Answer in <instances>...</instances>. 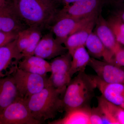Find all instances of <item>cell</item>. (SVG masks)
Returning <instances> with one entry per match:
<instances>
[{
  "instance_id": "6da1fadb",
  "label": "cell",
  "mask_w": 124,
  "mask_h": 124,
  "mask_svg": "<svg viewBox=\"0 0 124 124\" xmlns=\"http://www.w3.org/2000/svg\"><path fill=\"white\" fill-rule=\"evenodd\" d=\"M18 16L28 27L50 28L56 19L58 2L54 0H11Z\"/></svg>"
},
{
  "instance_id": "7a4b0ae2",
  "label": "cell",
  "mask_w": 124,
  "mask_h": 124,
  "mask_svg": "<svg viewBox=\"0 0 124 124\" xmlns=\"http://www.w3.org/2000/svg\"><path fill=\"white\" fill-rule=\"evenodd\" d=\"M96 88L93 76L88 75L85 71L78 73L71 79L63 94L62 98L63 111L91 107Z\"/></svg>"
},
{
  "instance_id": "3957f363",
  "label": "cell",
  "mask_w": 124,
  "mask_h": 124,
  "mask_svg": "<svg viewBox=\"0 0 124 124\" xmlns=\"http://www.w3.org/2000/svg\"><path fill=\"white\" fill-rule=\"evenodd\" d=\"M64 93L49 85L24 100L32 116L42 122L53 119L58 112L63 111L61 96Z\"/></svg>"
},
{
  "instance_id": "277c9868",
  "label": "cell",
  "mask_w": 124,
  "mask_h": 124,
  "mask_svg": "<svg viewBox=\"0 0 124 124\" xmlns=\"http://www.w3.org/2000/svg\"><path fill=\"white\" fill-rule=\"evenodd\" d=\"M13 72L19 95L23 99L39 93L49 85L46 76L23 70L19 68L17 64L15 65Z\"/></svg>"
},
{
  "instance_id": "5b68a950",
  "label": "cell",
  "mask_w": 124,
  "mask_h": 124,
  "mask_svg": "<svg viewBox=\"0 0 124 124\" xmlns=\"http://www.w3.org/2000/svg\"><path fill=\"white\" fill-rule=\"evenodd\" d=\"M32 115L24 99L19 97L0 116V124H40Z\"/></svg>"
},
{
  "instance_id": "8992f818",
  "label": "cell",
  "mask_w": 124,
  "mask_h": 124,
  "mask_svg": "<svg viewBox=\"0 0 124 124\" xmlns=\"http://www.w3.org/2000/svg\"><path fill=\"white\" fill-rule=\"evenodd\" d=\"M107 0H80L64 5L59 10L57 18L69 17L77 19L83 18L98 13L102 9Z\"/></svg>"
},
{
  "instance_id": "52a82bcc",
  "label": "cell",
  "mask_w": 124,
  "mask_h": 124,
  "mask_svg": "<svg viewBox=\"0 0 124 124\" xmlns=\"http://www.w3.org/2000/svg\"><path fill=\"white\" fill-rule=\"evenodd\" d=\"M99 13L81 19L69 17L57 18L53 25L50 27L51 32L55 36L56 40L64 44L65 41L71 34L86 23L96 18Z\"/></svg>"
},
{
  "instance_id": "ba28073f",
  "label": "cell",
  "mask_w": 124,
  "mask_h": 124,
  "mask_svg": "<svg viewBox=\"0 0 124 124\" xmlns=\"http://www.w3.org/2000/svg\"><path fill=\"white\" fill-rule=\"evenodd\" d=\"M88 66L95 72L97 76L108 83L124 84V68L104 61L91 58Z\"/></svg>"
},
{
  "instance_id": "9c48e42d",
  "label": "cell",
  "mask_w": 124,
  "mask_h": 124,
  "mask_svg": "<svg viewBox=\"0 0 124 124\" xmlns=\"http://www.w3.org/2000/svg\"><path fill=\"white\" fill-rule=\"evenodd\" d=\"M27 27L16 12L11 0L0 7V32L18 34Z\"/></svg>"
},
{
  "instance_id": "30bf717a",
  "label": "cell",
  "mask_w": 124,
  "mask_h": 124,
  "mask_svg": "<svg viewBox=\"0 0 124 124\" xmlns=\"http://www.w3.org/2000/svg\"><path fill=\"white\" fill-rule=\"evenodd\" d=\"M68 52L65 46L54 37L51 32L42 36L36 48L34 55L50 60Z\"/></svg>"
},
{
  "instance_id": "8fae6325",
  "label": "cell",
  "mask_w": 124,
  "mask_h": 124,
  "mask_svg": "<svg viewBox=\"0 0 124 124\" xmlns=\"http://www.w3.org/2000/svg\"><path fill=\"white\" fill-rule=\"evenodd\" d=\"M102 9L100 10L96 19L94 32L107 49L114 55L122 46L117 42L113 31L102 15Z\"/></svg>"
},
{
  "instance_id": "7c38bea8",
  "label": "cell",
  "mask_w": 124,
  "mask_h": 124,
  "mask_svg": "<svg viewBox=\"0 0 124 124\" xmlns=\"http://www.w3.org/2000/svg\"><path fill=\"white\" fill-rule=\"evenodd\" d=\"M94 80L101 95L108 101L124 109V84L108 83L94 76Z\"/></svg>"
},
{
  "instance_id": "4fadbf2b",
  "label": "cell",
  "mask_w": 124,
  "mask_h": 124,
  "mask_svg": "<svg viewBox=\"0 0 124 124\" xmlns=\"http://www.w3.org/2000/svg\"><path fill=\"white\" fill-rule=\"evenodd\" d=\"M19 97L13 76L0 78V116L7 107Z\"/></svg>"
},
{
  "instance_id": "5bb4252c",
  "label": "cell",
  "mask_w": 124,
  "mask_h": 124,
  "mask_svg": "<svg viewBox=\"0 0 124 124\" xmlns=\"http://www.w3.org/2000/svg\"><path fill=\"white\" fill-rule=\"evenodd\" d=\"M97 18L80 27L66 40L64 44V46L71 55L78 47L85 46L86 40L94 28Z\"/></svg>"
},
{
  "instance_id": "9a60e30c",
  "label": "cell",
  "mask_w": 124,
  "mask_h": 124,
  "mask_svg": "<svg viewBox=\"0 0 124 124\" xmlns=\"http://www.w3.org/2000/svg\"><path fill=\"white\" fill-rule=\"evenodd\" d=\"M17 66L23 70L44 76L51 71L50 63L35 55L23 58L18 62Z\"/></svg>"
},
{
  "instance_id": "2e32d148",
  "label": "cell",
  "mask_w": 124,
  "mask_h": 124,
  "mask_svg": "<svg viewBox=\"0 0 124 124\" xmlns=\"http://www.w3.org/2000/svg\"><path fill=\"white\" fill-rule=\"evenodd\" d=\"M85 46L91 57L97 59L102 58L103 61L113 64L114 55L107 49L94 32L90 34Z\"/></svg>"
},
{
  "instance_id": "e0dca14e",
  "label": "cell",
  "mask_w": 124,
  "mask_h": 124,
  "mask_svg": "<svg viewBox=\"0 0 124 124\" xmlns=\"http://www.w3.org/2000/svg\"><path fill=\"white\" fill-rule=\"evenodd\" d=\"M91 107L71 109L65 112L62 118L49 122L51 124H90Z\"/></svg>"
},
{
  "instance_id": "ac0fdd59",
  "label": "cell",
  "mask_w": 124,
  "mask_h": 124,
  "mask_svg": "<svg viewBox=\"0 0 124 124\" xmlns=\"http://www.w3.org/2000/svg\"><path fill=\"white\" fill-rule=\"evenodd\" d=\"M72 58L69 74L72 78L76 73L85 71L91 57L85 46H82L76 49L72 55Z\"/></svg>"
},
{
  "instance_id": "d6986e66",
  "label": "cell",
  "mask_w": 124,
  "mask_h": 124,
  "mask_svg": "<svg viewBox=\"0 0 124 124\" xmlns=\"http://www.w3.org/2000/svg\"><path fill=\"white\" fill-rule=\"evenodd\" d=\"M16 38L8 44L0 47V78L5 77V75L3 72L12 63L13 60L14 59V62L17 64Z\"/></svg>"
},
{
  "instance_id": "ffe728a7",
  "label": "cell",
  "mask_w": 124,
  "mask_h": 124,
  "mask_svg": "<svg viewBox=\"0 0 124 124\" xmlns=\"http://www.w3.org/2000/svg\"><path fill=\"white\" fill-rule=\"evenodd\" d=\"M98 105L106 112L116 124H124V109L108 101L101 95L97 98Z\"/></svg>"
},
{
  "instance_id": "44dd1931",
  "label": "cell",
  "mask_w": 124,
  "mask_h": 124,
  "mask_svg": "<svg viewBox=\"0 0 124 124\" xmlns=\"http://www.w3.org/2000/svg\"><path fill=\"white\" fill-rule=\"evenodd\" d=\"M72 55L69 52L59 55L54 58L50 63L51 73L59 75L69 74L72 61Z\"/></svg>"
},
{
  "instance_id": "7402d4cb",
  "label": "cell",
  "mask_w": 124,
  "mask_h": 124,
  "mask_svg": "<svg viewBox=\"0 0 124 124\" xmlns=\"http://www.w3.org/2000/svg\"><path fill=\"white\" fill-rule=\"evenodd\" d=\"M29 42L27 48L22 54V58L34 55L36 48L42 37L41 29L37 27H28Z\"/></svg>"
},
{
  "instance_id": "603a6c76",
  "label": "cell",
  "mask_w": 124,
  "mask_h": 124,
  "mask_svg": "<svg viewBox=\"0 0 124 124\" xmlns=\"http://www.w3.org/2000/svg\"><path fill=\"white\" fill-rule=\"evenodd\" d=\"M107 20L117 42L121 46L124 47V23L115 15L111 16Z\"/></svg>"
},
{
  "instance_id": "cb8c5ba5",
  "label": "cell",
  "mask_w": 124,
  "mask_h": 124,
  "mask_svg": "<svg viewBox=\"0 0 124 124\" xmlns=\"http://www.w3.org/2000/svg\"><path fill=\"white\" fill-rule=\"evenodd\" d=\"M90 122L91 124H115L103 110L98 106L91 107Z\"/></svg>"
},
{
  "instance_id": "d4e9b609",
  "label": "cell",
  "mask_w": 124,
  "mask_h": 124,
  "mask_svg": "<svg viewBox=\"0 0 124 124\" xmlns=\"http://www.w3.org/2000/svg\"><path fill=\"white\" fill-rule=\"evenodd\" d=\"M29 42V30L28 27L19 32L16 38V48L17 54L18 62L22 59V54L27 48Z\"/></svg>"
},
{
  "instance_id": "484cf974",
  "label": "cell",
  "mask_w": 124,
  "mask_h": 124,
  "mask_svg": "<svg viewBox=\"0 0 124 124\" xmlns=\"http://www.w3.org/2000/svg\"><path fill=\"white\" fill-rule=\"evenodd\" d=\"M113 64L124 68V47H121L114 54Z\"/></svg>"
},
{
  "instance_id": "4316f807",
  "label": "cell",
  "mask_w": 124,
  "mask_h": 124,
  "mask_svg": "<svg viewBox=\"0 0 124 124\" xmlns=\"http://www.w3.org/2000/svg\"><path fill=\"white\" fill-rule=\"evenodd\" d=\"M18 34L0 32V47L8 44L17 38Z\"/></svg>"
},
{
  "instance_id": "83f0119b",
  "label": "cell",
  "mask_w": 124,
  "mask_h": 124,
  "mask_svg": "<svg viewBox=\"0 0 124 124\" xmlns=\"http://www.w3.org/2000/svg\"><path fill=\"white\" fill-rule=\"evenodd\" d=\"M115 15L124 23V7L118 10Z\"/></svg>"
},
{
  "instance_id": "f1b7e54d",
  "label": "cell",
  "mask_w": 124,
  "mask_h": 124,
  "mask_svg": "<svg viewBox=\"0 0 124 124\" xmlns=\"http://www.w3.org/2000/svg\"><path fill=\"white\" fill-rule=\"evenodd\" d=\"M110 2L115 5H121L124 2V0H107V2Z\"/></svg>"
},
{
  "instance_id": "f546056e",
  "label": "cell",
  "mask_w": 124,
  "mask_h": 124,
  "mask_svg": "<svg viewBox=\"0 0 124 124\" xmlns=\"http://www.w3.org/2000/svg\"><path fill=\"white\" fill-rule=\"evenodd\" d=\"M80 0H62L61 3H62L64 5L70 4L78 1Z\"/></svg>"
},
{
  "instance_id": "4dcf8cb0",
  "label": "cell",
  "mask_w": 124,
  "mask_h": 124,
  "mask_svg": "<svg viewBox=\"0 0 124 124\" xmlns=\"http://www.w3.org/2000/svg\"><path fill=\"white\" fill-rule=\"evenodd\" d=\"M11 1V0H0V7L6 4Z\"/></svg>"
},
{
  "instance_id": "1f68e13d",
  "label": "cell",
  "mask_w": 124,
  "mask_h": 124,
  "mask_svg": "<svg viewBox=\"0 0 124 124\" xmlns=\"http://www.w3.org/2000/svg\"><path fill=\"white\" fill-rule=\"evenodd\" d=\"M54 0L57 1V2H58L59 3H61V1H62V0Z\"/></svg>"
}]
</instances>
